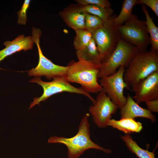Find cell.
Returning <instances> with one entry per match:
<instances>
[{
	"label": "cell",
	"mask_w": 158,
	"mask_h": 158,
	"mask_svg": "<svg viewBox=\"0 0 158 158\" xmlns=\"http://www.w3.org/2000/svg\"><path fill=\"white\" fill-rule=\"evenodd\" d=\"M120 136L128 149L138 158H155V149L152 152H150L142 148L139 146L136 142L133 140L132 136L129 134H126Z\"/></svg>",
	"instance_id": "cell-17"
},
{
	"label": "cell",
	"mask_w": 158,
	"mask_h": 158,
	"mask_svg": "<svg viewBox=\"0 0 158 158\" xmlns=\"http://www.w3.org/2000/svg\"><path fill=\"white\" fill-rule=\"evenodd\" d=\"M142 11L145 14L146 20L144 21L150 35L151 49L158 51V27L154 23L151 18L145 6L142 4Z\"/></svg>",
	"instance_id": "cell-18"
},
{
	"label": "cell",
	"mask_w": 158,
	"mask_h": 158,
	"mask_svg": "<svg viewBox=\"0 0 158 158\" xmlns=\"http://www.w3.org/2000/svg\"><path fill=\"white\" fill-rule=\"evenodd\" d=\"M95 103L91 106L89 111L94 123L99 128H105L119 108L102 90L98 93Z\"/></svg>",
	"instance_id": "cell-10"
},
{
	"label": "cell",
	"mask_w": 158,
	"mask_h": 158,
	"mask_svg": "<svg viewBox=\"0 0 158 158\" xmlns=\"http://www.w3.org/2000/svg\"><path fill=\"white\" fill-rule=\"evenodd\" d=\"M108 126L122 131L126 134L133 133H139L142 130V124L130 118H121L119 120L111 119L109 121Z\"/></svg>",
	"instance_id": "cell-15"
},
{
	"label": "cell",
	"mask_w": 158,
	"mask_h": 158,
	"mask_svg": "<svg viewBox=\"0 0 158 158\" xmlns=\"http://www.w3.org/2000/svg\"><path fill=\"white\" fill-rule=\"evenodd\" d=\"M82 6L71 4L64 8L59 13L66 24L75 30L85 29L86 13L82 10Z\"/></svg>",
	"instance_id": "cell-12"
},
{
	"label": "cell",
	"mask_w": 158,
	"mask_h": 158,
	"mask_svg": "<svg viewBox=\"0 0 158 158\" xmlns=\"http://www.w3.org/2000/svg\"><path fill=\"white\" fill-rule=\"evenodd\" d=\"M133 98L138 104L158 99V71L135 83L132 87Z\"/></svg>",
	"instance_id": "cell-11"
},
{
	"label": "cell",
	"mask_w": 158,
	"mask_h": 158,
	"mask_svg": "<svg viewBox=\"0 0 158 158\" xmlns=\"http://www.w3.org/2000/svg\"><path fill=\"white\" fill-rule=\"evenodd\" d=\"M32 37L38 49L39 59L38 63L35 68L27 71L29 76L40 77L45 76L50 80L54 77L66 76L68 66L55 64L47 58L43 54L40 44V37L42 31L39 28H32Z\"/></svg>",
	"instance_id": "cell-7"
},
{
	"label": "cell",
	"mask_w": 158,
	"mask_h": 158,
	"mask_svg": "<svg viewBox=\"0 0 158 158\" xmlns=\"http://www.w3.org/2000/svg\"><path fill=\"white\" fill-rule=\"evenodd\" d=\"M78 4L83 6L88 5L97 6L104 8H110L111 4L108 0H76Z\"/></svg>",
	"instance_id": "cell-23"
},
{
	"label": "cell",
	"mask_w": 158,
	"mask_h": 158,
	"mask_svg": "<svg viewBox=\"0 0 158 158\" xmlns=\"http://www.w3.org/2000/svg\"><path fill=\"white\" fill-rule=\"evenodd\" d=\"M116 28L120 38L140 51L147 50L150 44V37L144 21L136 15L132 14L124 24Z\"/></svg>",
	"instance_id": "cell-6"
},
{
	"label": "cell",
	"mask_w": 158,
	"mask_h": 158,
	"mask_svg": "<svg viewBox=\"0 0 158 158\" xmlns=\"http://www.w3.org/2000/svg\"><path fill=\"white\" fill-rule=\"evenodd\" d=\"M138 0H124L122 4L121 11L119 15L116 16L113 20L114 26L116 27L123 24L132 15L134 6L137 4Z\"/></svg>",
	"instance_id": "cell-19"
},
{
	"label": "cell",
	"mask_w": 158,
	"mask_h": 158,
	"mask_svg": "<svg viewBox=\"0 0 158 158\" xmlns=\"http://www.w3.org/2000/svg\"><path fill=\"white\" fill-rule=\"evenodd\" d=\"M76 35L73 41V45L76 51L81 50L86 47L92 39V33L85 29L75 30Z\"/></svg>",
	"instance_id": "cell-21"
},
{
	"label": "cell",
	"mask_w": 158,
	"mask_h": 158,
	"mask_svg": "<svg viewBox=\"0 0 158 158\" xmlns=\"http://www.w3.org/2000/svg\"><path fill=\"white\" fill-rule=\"evenodd\" d=\"M76 53L78 60L90 61L100 66L101 57L93 38L87 46L81 50L76 51Z\"/></svg>",
	"instance_id": "cell-16"
},
{
	"label": "cell",
	"mask_w": 158,
	"mask_h": 158,
	"mask_svg": "<svg viewBox=\"0 0 158 158\" xmlns=\"http://www.w3.org/2000/svg\"><path fill=\"white\" fill-rule=\"evenodd\" d=\"M120 109L121 118L134 119L136 117H142L150 120L152 123H154L157 120L156 117L152 113L140 107L129 94L127 95L125 104Z\"/></svg>",
	"instance_id": "cell-13"
},
{
	"label": "cell",
	"mask_w": 158,
	"mask_h": 158,
	"mask_svg": "<svg viewBox=\"0 0 158 158\" xmlns=\"http://www.w3.org/2000/svg\"><path fill=\"white\" fill-rule=\"evenodd\" d=\"M113 15L109 21L92 34V38L96 44L101 61L108 57L116 48L119 38L113 20Z\"/></svg>",
	"instance_id": "cell-9"
},
{
	"label": "cell",
	"mask_w": 158,
	"mask_h": 158,
	"mask_svg": "<svg viewBox=\"0 0 158 158\" xmlns=\"http://www.w3.org/2000/svg\"><path fill=\"white\" fill-rule=\"evenodd\" d=\"M50 82H45L41 79L40 77H35L31 79L30 82L35 83L42 88L43 92L40 97L34 98L28 108L30 109L36 104H39L42 101H44L50 97L57 93L63 92H67L83 95L88 98L94 104L96 102L90 93L81 87L79 88L72 85L67 80L66 76H56L52 78Z\"/></svg>",
	"instance_id": "cell-5"
},
{
	"label": "cell",
	"mask_w": 158,
	"mask_h": 158,
	"mask_svg": "<svg viewBox=\"0 0 158 158\" xmlns=\"http://www.w3.org/2000/svg\"><path fill=\"white\" fill-rule=\"evenodd\" d=\"M125 69L124 66H121L114 74L102 78L99 80L102 90L120 109L124 105L126 100L124 90L130 89L129 86L123 79Z\"/></svg>",
	"instance_id": "cell-8"
},
{
	"label": "cell",
	"mask_w": 158,
	"mask_h": 158,
	"mask_svg": "<svg viewBox=\"0 0 158 158\" xmlns=\"http://www.w3.org/2000/svg\"><path fill=\"white\" fill-rule=\"evenodd\" d=\"M137 4L147 6L151 9L157 17L158 16V0H138Z\"/></svg>",
	"instance_id": "cell-25"
},
{
	"label": "cell",
	"mask_w": 158,
	"mask_h": 158,
	"mask_svg": "<svg viewBox=\"0 0 158 158\" xmlns=\"http://www.w3.org/2000/svg\"><path fill=\"white\" fill-rule=\"evenodd\" d=\"M104 22L97 16L86 13L85 19V29L92 34L95 31L101 27Z\"/></svg>",
	"instance_id": "cell-22"
},
{
	"label": "cell",
	"mask_w": 158,
	"mask_h": 158,
	"mask_svg": "<svg viewBox=\"0 0 158 158\" xmlns=\"http://www.w3.org/2000/svg\"><path fill=\"white\" fill-rule=\"evenodd\" d=\"M158 71V51L138 50L125 70L123 79L132 87L139 80Z\"/></svg>",
	"instance_id": "cell-3"
},
{
	"label": "cell",
	"mask_w": 158,
	"mask_h": 158,
	"mask_svg": "<svg viewBox=\"0 0 158 158\" xmlns=\"http://www.w3.org/2000/svg\"><path fill=\"white\" fill-rule=\"evenodd\" d=\"M34 43L31 36L25 37L22 34L11 41L5 42L4 44L5 47L0 51V62L7 57L17 52L32 49ZM2 69L0 68V70Z\"/></svg>",
	"instance_id": "cell-14"
},
{
	"label": "cell",
	"mask_w": 158,
	"mask_h": 158,
	"mask_svg": "<svg viewBox=\"0 0 158 158\" xmlns=\"http://www.w3.org/2000/svg\"><path fill=\"white\" fill-rule=\"evenodd\" d=\"M30 0H25L20 10L17 14L18 16L17 23L18 24L25 25L27 20V12L29 7Z\"/></svg>",
	"instance_id": "cell-24"
},
{
	"label": "cell",
	"mask_w": 158,
	"mask_h": 158,
	"mask_svg": "<svg viewBox=\"0 0 158 158\" xmlns=\"http://www.w3.org/2000/svg\"><path fill=\"white\" fill-rule=\"evenodd\" d=\"M147 109L152 113L158 112V99L147 101L145 102Z\"/></svg>",
	"instance_id": "cell-26"
},
{
	"label": "cell",
	"mask_w": 158,
	"mask_h": 158,
	"mask_svg": "<svg viewBox=\"0 0 158 158\" xmlns=\"http://www.w3.org/2000/svg\"><path fill=\"white\" fill-rule=\"evenodd\" d=\"M138 50L135 46L119 38L117 44L113 52L101 61L98 79L114 74L121 66L127 68Z\"/></svg>",
	"instance_id": "cell-4"
},
{
	"label": "cell",
	"mask_w": 158,
	"mask_h": 158,
	"mask_svg": "<svg viewBox=\"0 0 158 158\" xmlns=\"http://www.w3.org/2000/svg\"><path fill=\"white\" fill-rule=\"evenodd\" d=\"M82 8L86 13L97 16L104 23L109 21L113 15V10L111 7L104 8L95 5H88L82 6Z\"/></svg>",
	"instance_id": "cell-20"
},
{
	"label": "cell",
	"mask_w": 158,
	"mask_h": 158,
	"mask_svg": "<svg viewBox=\"0 0 158 158\" xmlns=\"http://www.w3.org/2000/svg\"><path fill=\"white\" fill-rule=\"evenodd\" d=\"M89 114H86L82 118L78 126V131L73 137L70 138L50 137L49 143H60L65 145L68 149V158H78L86 150L94 149L101 150L107 153L112 152L111 149L104 148L93 142L90 139V125L88 118Z\"/></svg>",
	"instance_id": "cell-1"
},
{
	"label": "cell",
	"mask_w": 158,
	"mask_h": 158,
	"mask_svg": "<svg viewBox=\"0 0 158 158\" xmlns=\"http://www.w3.org/2000/svg\"><path fill=\"white\" fill-rule=\"evenodd\" d=\"M66 77L70 83L80 85L89 93L98 94L102 89L98 82L100 66L82 60L68 63Z\"/></svg>",
	"instance_id": "cell-2"
}]
</instances>
